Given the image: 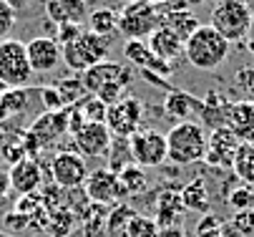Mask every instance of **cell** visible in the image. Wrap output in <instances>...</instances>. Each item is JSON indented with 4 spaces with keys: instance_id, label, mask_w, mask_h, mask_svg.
<instances>
[{
    "instance_id": "d4e9b609",
    "label": "cell",
    "mask_w": 254,
    "mask_h": 237,
    "mask_svg": "<svg viewBox=\"0 0 254 237\" xmlns=\"http://www.w3.org/2000/svg\"><path fill=\"white\" fill-rule=\"evenodd\" d=\"M86 23H88V30L101 38H111L114 33H119V13L111 8H98V10L88 13Z\"/></svg>"
},
{
    "instance_id": "f35d334b",
    "label": "cell",
    "mask_w": 254,
    "mask_h": 237,
    "mask_svg": "<svg viewBox=\"0 0 254 237\" xmlns=\"http://www.w3.org/2000/svg\"><path fill=\"white\" fill-rule=\"evenodd\" d=\"M5 225H13L15 230H25L28 227V217L25 215H8L5 217Z\"/></svg>"
},
{
    "instance_id": "836d02e7",
    "label": "cell",
    "mask_w": 254,
    "mask_h": 237,
    "mask_svg": "<svg viewBox=\"0 0 254 237\" xmlns=\"http://www.w3.org/2000/svg\"><path fill=\"white\" fill-rule=\"evenodd\" d=\"M78 109H81V114H83L86 121H106V106L101 104L96 96L91 101H81Z\"/></svg>"
},
{
    "instance_id": "3957f363",
    "label": "cell",
    "mask_w": 254,
    "mask_h": 237,
    "mask_svg": "<svg viewBox=\"0 0 254 237\" xmlns=\"http://www.w3.org/2000/svg\"><path fill=\"white\" fill-rule=\"evenodd\" d=\"M209 25L227 43H237V41L249 38L252 25H254V13L247 0H219L211 10Z\"/></svg>"
},
{
    "instance_id": "2e32d148",
    "label": "cell",
    "mask_w": 254,
    "mask_h": 237,
    "mask_svg": "<svg viewBox=\"0 0 254 237\" xmlns=\"http://www.w3.org/2000/svg\"><path fill=\"white\" fill-rule=\"evenodd\" d=\"M25 53H28V63H30L33 74H48L58 69V63H61V46L51 36H38V38L28 41Z\"/></svg>"
},
{
    "instance_id": "9a60e30c",
    "label": "cell",
    "mask_w": 254,
    "mask_h": 237,
    "mask_svg": "<svg viewBox=\"0 0 254 237\" xmlns=\"http://www.w3.org/2000/svg\"><path fill=\"white\" fill-rule=\"evenodd\" d=\"M8 184H10V189H15L20 197L41 192V187H43L41 164L35 161L33 157H20V159L10 166V172H8Z\"/></svg>"
},
{
    "instance_id": "484cf974",
    "label": "cell",
    "mask_w": 254,
    "mask_h": 237,
    "mask_svg": "<svg viewBox=\"0 0 254 237\" xmlns=\"http://www.w3.org/2000/svg\"><path fill=\"white\" fill-rule=\"evenodd\" d=\"M181 212H184V205H181L179 192H174V189L161 192V197H159V220H156V225H159V227H171V225L181 217Z\"/></svg>"
},
{
    "instance_id": "d590c367",
    "label": "cell",
    "mask_w": 254,
    "mask_h": 237,
    "mask_svg": "<svg viewBox=\"0 0 254 237\" xmlns=\"http://www.w3.org/2000/svg\"><path fill=\"white\" fill-rule=\"evenodd\" d=\"M13 28H15V13L8 8L5 0H0V41H5Z\"/></svg>"
},
{
    "instance_id": "83f0119b",
    "label": "cell",
    "mask_w": 254,
    "mask_h": 237,
    "mask_svg": "<svg viewBox=\"0 0 254 237\" xmlns=\"http://www.w3.org/2000/svg\"><path fill=\"white\" fill-rule=\"evenodd\" d=\"M73 225H76V212L73 210H58V212H51L48 215V225H46V232L51 237H68L73 232Z\"/></svg>"
},
{
    "instance_id": "6da1fadb",
    "label": "cell",
    "mask_w": 254,
    "mask_h": 237,
    "mask_svg": "<svg viewBox=\"0 0 254 237\" xmlns=\"http://www.w3.org/2000/svg\"><path fill=\"white\" fill-rule=\"evenodd\" d=\"M206 157V131L199 121H179L166 134V161L189 166Z\"/></svg>"
},
{
    "instance_id": "4316f807",
    "label": "cell",
    "mask_w": 254,
    "mask_h": 237,
    "mask_svg": "<svg viewBox=\"0 0 254 237\" xmlns=\"http://www.w3.org/2000/svg\"><path fill=\"white\" fill-rule=\"evenodd\" d=\"M28 88H8L0 93V119H13L28 106Z\"/></svg>"
},
{
    "instance_id": "8fae6325",
    "label": "cell",
    "mask_w": 254,
    "mask_h": 237,
    "mask_svg": "<svg viewBox=\"0 0 254 237\" xmlns=\"http://www.w3.org/2000/svg\"><path fill=\"white\" fill-rule=\"evenodd\" d=\"M111 142H114V134L108 131L106 121H86L76 134H73V147H76V154H81L83 159L91 157H106L108 149H111Z\"/></svg>"
},
{
    "instance_id": "52a82bcc",
    "label": "cell",
    "mask_w": 254,
    "mask_h": 237,
    "mask_svg": "<svg viewBox=\"0 0 254 237\" xmlns=\"http://www.w3.org/2000/svg\"><path fill=\"white\" fill-rule=\"evenodd\" d=\"M131 161L141 169H154L166 161V134L156 129H138L133 137H128Z\"/></svg>"
},
{
    "instance_id": "8992f818",
    "label": "cell",
    "mask_w": 254,
    "mask_h": 237,
    "mask_svg": "<svg viewBox=\"0 0 254 237\" xmlns=\"http://www.w3.org/2000/svg\"><path fill=\"white\" fill-rule=\"evenodd\" d=\"M33 79L25 43L18 38L0 41V83L5 88H25Z\"/></svg>"
},
{
    "instance_id": "d6986e66",
    "label": "cell",
    "mask_w": 254,
    "mask_h": 237,
    "mask_svg": "<svg viewBox=\"0 0 254 237\" xmlns=\"http://www.w3.org/2000/svg\"><path fill=\"white\" fill-rule=\"evenodd\" d=\"M239 142L254 144V98L247 101H234L227 111V124H224Z\"/></svg>"
},
{
    "instance_id": "4fadbf2b",
    "label": "cell",
    "mask_w": 254,
    "mask_h": 237,
    "mask_svg": "<svg viewBox=\"0 0 254 237\" xmlns=\"http://www.w3.org/2000/svg\"><path fill=\"white\" fill-rule=\"evenodd\" d=\"M83 187H86L83 192H86L88 202H96V205H114V202L121 199L119 177L111 172V169H106V166L88 172Z\"/></svg>"
},
{
    "instance_id": "4dcf8cb0",
    "label": "cell",
    "mask_w": 254,
    "mask_h": 237,
    "mask_svg": "<svg viewBox=\"0 0 254 237\" xmlns=\"http://www.w3.org/2000/svg\"><path fill=\"white\" fill-rule=\"evenodd\" d=\"M126 237H156L159 235V225H156V220H151V217H141V215H136L128 225H126Z\"/></svg>"
},
{
    "instance_id": "9c48e42d",
    "label": "cell",
    "mask_w": 254,
    "mask_h": 237,
    "mask_svg": "<svg viewBox=\"0 0 254 237\" xmlns=\"http://www.w3.org/2000/svg\"><path fill=\"white\" fill-rule=\"evenodd\" d=\"M141 124H143V104L133 96L119 98L116 104L106 109V126L114 137L128 139L141 129Z\"/></svg>"
},
{
    "instance_id": "44dd1931",
    "label": "cell",
    "mask_w": 254,
    "mask_h": 237,
    "mask_svg": "<svg viewBox=\"0 0 254 237\" xmlns=\"http://www.w3.org/2000/svg\"><path fill=\"white\" fill-rule=\"evenodd\" d=\"M164 111L179 121H191L194 114H201V98L187 93V91H169L164 101Z\"/></svg>"
},
{
    "instance_id": "ac0fdd59",
    "label": "cell",
    "mask_w": 254,
    "mask_h": 237,
    "mask_svg": "<svg viewBox=\"0 0 254 237\" xmlns=\"http://www.w3.org/2000/svg\"><path fill=\"white\" fill-rule=\"evenodd\" d=\"M46 15L56 25H81L88 20V3L86 0H43Z\"/></svg>"
},
{
    "instance_id": "cb8c5ba5",
    "label": "cell",
    "mask_w": 254,
    "mask_h": 237,
    "mask_svg": "<svg viewBox=\"0 0 254 237\" xmlns=\"http://www.w3.org/2000/svg\"><path fill=\"white\" fill-rule=\"evenodd\" d=\"M116 177H119L121 197L141 194V192H146V187H149V179H146V174H143V169L136 166V164H126Z\"/></svg>"
},
{
    "instance_id": "ba28073f",
    "label": "cell",
    "mask_w": 254,
    "mask_h": 237,
    "mask_svg": "<svg viewBox=\"0 0 254 237\" xmlns=\"http://www.w3.org/2000/svg\"><path fill=\"white\" fill-rule=\"evenodd\" d=\"M68 114H70V106L61 109V111H46L43 116H38L30 124V129L25 131V139H23L20 149L23 152H38V149L48 147L51 142H56V137L68 131Z\"/></svg>"
},
{
    "instance_id": "1f68e13d",
    "label": "cell",
    "mask_w": 254,
    "mask_h": 237,
    "mask_svg": "<svg viewBox=\"0 0 254 237\" xmlns=\"http://www.w3.org/2000/svg\"><path fill=\"white\" fill-rule=\"evenodd\" d=\"M227 202L234 207V212H247V210H254V187L239 184L237 189H232V192L227 194Z\"/></svg>"
},
{
    "instance_id": "b9f144b4",
    "label": "cell",
    "mask_w": 254,
    "mask_h": 237,
    "mask_svg": "<svg viewBox=\"0 0 254 237\" xmlns=\"http://www.w3.org/2000/svg\"><path fill=\"white\" fill-rule=\"evenodd\" d=\"M181 3H184V5L189 8V5H199V3H206V0H181Z\"/></svg>"
},
{
    "instance_id": "60d3db41",
    "label": "cell",
    "mask_w": 254,
    "mask_h": 237,
    "mask_svg": "<svg viewBox=\"0 0 254 237\" xmlns=\"http://www.w3.org/2000/svg\"><path fill=\"white\" fill-rule=\"evenodd\" d=\"M10 189V184H8V177H0V194H5Z\"/></svg>"
},
{
    "instance_id": "5b68a950",
    "label": "cell",
    "mask_w": 254,
    "mask_h": 237,
    "mask_svg": "<svg viewBox=\"0 0 254 237\" xmlns=\"http://www.w3.org/2000/svg\"><path fill=\"white\" fill-rule=\"evenodd\" d=\"M116 13H119V33L126 41H143L159 28V10L149 0H128Z\"/></svg>"
},
{
    "instance_id": "7a4b0ae2",
    "label": "cell",
    "mask_w": 254,
    "mask_h": 237,
    "mask_svg": "<svg viewBox=\"0 0 254 237\" xmlns=\"http://www.w3.org/2000/svg\"><path fill=\"white\" fill-rule=\"evenodd\" d=\"M232 43H227L211 25H199L184 41V56L194 69L214 71L227 61Z\"/></svg>"
},
{
    "instance_id": "ee69618b",
    "label": "cell",
    "mask_w": 254,
    "mask_h": 237,
    "mask_svg": "<svg viewBox=\"0 0 254 237\" xmlns=\"http://www.w3.org/2000/svg\"><path fill=\"white\" fill-rule=\"evenodd\" d=\"M249 51H252V53H254V36H252V38H249Z\"/></svg>"
},
{
    "instance_id": "ffe728a7",
    "label": "cell",
    "mask_w": 254,
    "mask_h": 237,
    "mask_svg": "<svg viewBox=\"0 0 254 237\" xmlns=\"http://www.w3.org/2000/svg\"><path fill=\"white\" fill-rule=\"evenodd\" d=\"M146 46L159 61H166V63H174L179 56H184V41L166 28H156L146 38Z\"/></svg>"
},
{
    "instance_id": "74e56055",
    "label": "cell",
    "mask_w": 254,
    "mask_h": 237,
    "mask_svg": "<svg viewBox=\"0 0 254 237\" xmlns=\"http://www.w3.org/2000/svg\"><path fill=\"white\" fill-rule=\"evenodd\" d=\"M81 25H58V46H65V43H70V41H76L78 36H81Z\"/></svg>"
},
{
    "instance_id": "f546056e",
    "label": "cell",
    "mask_w": 254,
    "mask_h": 237,
    "mask_svg": "<svg viewBox=\"0 0 254 237\" xmlns=\"http://www.w3.org/2000/svg\"><path fill=\"white\" fill-rule=\"evenodd\" d=\"M136 215H138V212L131 210L128 205H116V207L111 210V215H108V220H106V230L111 232V235H116V232L126 230V225H128Z\"/></svg>"
},
{
    "instance_id": "7c38bea8",
    "label": "cell",
    "mask_w": 254,
    "mask_h": 237,
    "mask_svg": "<svg viewBox=\"0 0 254 237\" xmlns=\"http://www.w3.org/2000/svg\"><path fill=\"white\" fill-rule=\"evenodd\" d=\"M131 69L126 63H116V61H103V63H96V66H91L88 71H83V76H81V86H83V91L86 93H91V96H96L103 86H108V83H124V86H128V81H131Z\"/></svg>"
},
{
    "instance_id": "603a6c76",
    "label": "cell",
    "mask_w": 254,
    "mask_h": 237,
    "mask_svg": "<svg viewBox=\"0 0 254 237\" xmlns=\"http://www.w3.org/2000/svg\"><path fill=\"white\" fill-rule=\"evenodd\" d=\"M232 172L242 184L254 187V144H249V142L239 144V149L234 154V161H232Z\"/></svg>"
},
{
    "instance_id": "ab89813d",
    "label": "cell",
    "mask_w": 254,
    "mask_h": 237,
    "mask_svg": "<svg viewBox=\"0 0 254 237\" xmlns=\"http://www.w3.org/2000/svg\"><path fill=\"white\" fill-rule=\"evenodd\" d=\"M5 3H8V8H10L13 13H18V10H23V8L30 5V0H5Z\"/></svg>"
},
{
    "instance_id": "277c9868",
    "label": "cell",
    "mask_w": 254,
    "mask_h": 237,
    "mask_svg": "<svg viewBox=\"0 0 254 237\" xmlns=\"http://www.w3.org/2000/svg\"><path fill=\"white\" fill-rule=\"evenodd\" d=\"M108 43H111L108 38H101V36H96V33H91V30H81V36L76 41L61 46V61L68 66V69L83 74V71L91 69V66L106 61L108 48H111Z\"/></svg>"
},
{
    "instance_id": "5bb4252c",
    "label": "cell",
    "mask_w": 254,
    "mask_h": 237,
    "mask_svg": "<svg viewBox=\"0 0 254 237\" xmlns=\"http://www.w3.org/2000/svg\"><path fill=\"white\" fill-rule=\"evenodd\" d=\"M239 144L242 142L234 137L227 126L211 129V134L206 137V157H204V161L211 164V166L232 169V161H234V154H237Z\"/></svg>"
},
{
    "instance_id": "30bf717a",
    "label": "cell",
    "mask_w": 254,
    "mask_h": 237,
    "mask_svg": "<svg viewBox=\"0 0 254 237\" xmlns=\"http://www.w3.org/2000/svg\"><path fill=\"white\" fill-rule=\"evenodd\" d=\"M51 177H53V184L61 187V189H78L83 187L86 177H88V166H86V159L76 152H61L53 157V164H51Z\"/></svg>"
},
{
    "instance_id": "7bdbcfd3",
    "label": "cell",
    "mask_w": 254,
    "mask_h": 237,
    "mask_svg": "<svg viewBox=\"0 0 254 237\" xmlns=\"http://www.w3.org/2000/svg\"><path fill=\"white\" fill-rule=\"evenodd\" d=\"M149 3H151V5H156V8H159V5H166V3H171V0H149Z\"/></svg>"
},
{
    "instance_id": "d6a6232c",
    "label": "cell",
    "mask_w": 254,
    "mask_h": 237,
    "mask_svg": "<svg viewBox=\"0 0 254 237\" xmlns=\"http://www.w3.org/2000/svg\"><path fill=\"white\" fill-rule=\"evenodd\" d=\"M229 227L239 235V237H252L254 235V210H247V212H234Z\"/></svg>"
},
{
    "instance_id": "e575fe53",
    "label": "cell",
    "mask_w": 254,
    "mask_h": 237,
    "mask_svg": "<svg viewBox=\"0 0 254 237\" xmlns=\"http://www.w3.org/2000/svg\"><path fill=\"white\" fill-rule=\"evenodd\" d=\"M196 237H224L222 235V222L216 215H204L199 220V227H196Z\"/></svg>"
},
{
    "instance_id": "e0dca14e",
    "label": "cell",
    "mask_w": 254,
    "mask_h": 237,
    "mask_svg": "<svg viewBox=\"0 0 254 237\" xmlns=\"http://www.w3.org/2000/svg\"><path fill=\"white\" fill-rule=\"evenodd\" d=\"M124 56H126L128 63L141 66L143 74H151V76L164 79V81H166V79L171 76V71H174V66H171V63L159 61V58L149 51L146 41H126V46H124Z\"/></svg>"
},
{
    "instance_id": "7402d4cb",
    "label": "cell",
    "mask_w": 254,
    "mask_h": 237,
    "mask_svg": "<svg viewBox=\"0 0 254 237\" xmlns=\"http://www.w3.org/2000/svg\"><path fill=\"white\" fill-rule=\"evenodd\" d=\"M179 197H181V205L184 210H191V212H201V215H209V189H206V182L201 177L187 182L184 187L179 189Z\"/></svg>"
},
{
    "instance_id": "8d00e7d4",
    "label": "cell",
    "mask_w": 254,
    "mask_h": 237,
    "mask_svg": "<svg viewBox=\"0 0 254 237\" xmlns=\"http://www.w3.org/2000/svg\"><path fill=\"white\" fill-rule=\"evenodd\" d=\"M41 98L46 101L48 111H61V109H65V106H63V101H61V93H58V88H53V86L43 88V91H41Z\"/></svg>"
},
{
    "instance_id": "f1b7e54d",
    "label": "cell",
    "mask_w": 254,
    "mask_h": 237,
    "mask_svg": "<svg viewBox=\"0 0 254 237\" xmlns=\"http://www.w3.org/2000/svg\"><path fill=\"white\" fill-rule=\"evenodd\" d=\"M106 157H108V166H106V169H111L114 174H119L126 164H133V161H131L128 139H121V137H114L111 149H108V154H106Z\"/></svg>"
}]
</instances>
